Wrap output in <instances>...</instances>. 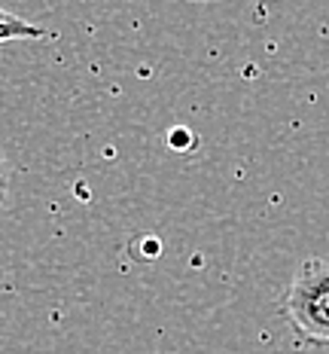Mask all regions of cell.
Instances as JSON below:
<instances>
[{
	"instance_id": "1",
	"label": "cell",
	"mask_w": 329,
	"mask_h": 354,
	"mask_svg": "<svg viewBox=\"0 0 329 354\" xmlns=\"http://www.w3.org/2000/svg\"><path fill=\"white\" fill-rule=\"evenodd\" d=\"M283 318L305 345L329 348V260H305L283 293Z\"/></svg>"
},
{
	"instance_id": "2",
	"label": "cell",
	"mask_w": 329,
	"mask_h": 354,
	"mask_svg": "<svg viewBox=\"0 0 329 354\" xmlns=\"http://www.w3.org/2000/svg\"><path fill=\"white\" fill-rule=\"evenodd\" d=\"M12 37L40 40V37H46V28L34 25V21H28V19L12 16L10 10H0V40H12Z\"/></svg>"
},
{
	"instance_id": "3",
	"label": "cell",
	"mask_w": 329,
	"mask_h": 354,
	"mask_svg": "<svg viewBox=\"0 0 329 354\" xmlns=\"http://www.w3.org/2000/svg\"><path fill=\"white\" fill-rule=\"evenodd\" d=\"M168 144H171L174 150H189V144H192V135H189L186 129H174L171 135H168Z\"/></svg>"
}]
</instances>
